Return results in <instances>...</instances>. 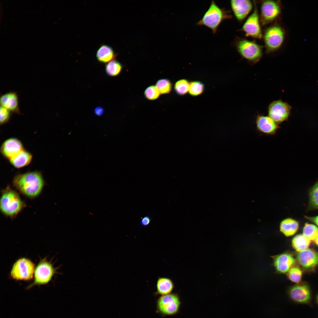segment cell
<instances>
[{
	"mask_svg": "<svg viewBox=\"0 0 318 318\" xmlns=\"http://www.w3.org/2000/svg\"><path fill=\"white\" fill-rule=\"evenodd\" d=\"M302 274V270L297 266L292 267L288 272V278L293 282L298 283L301 280Z\"/></svg>",
	"mask_w": 318,
	"mask_h": 318,
	"instance_id": "f546056e",
	"label": "cell"
},
{
	"mask_svg": "<svg viewBox=\"0 0 318 318\" xmlns=\"http://www.w3.org/2000/svg\"><path fill=\"white\" fill-rule=\"evenodd\" d=\"M12 113L6 108L1 106L0 123L1 125L7 123L10 120Z\"/></svg>",
	"mask_w": 318,
	"mask_h": 318,
	"instance_id": "1f68e13d",
	"label": "cell"
},
{
	"mask_svg": "<svg viewBox=\"0 0 318 318\" xmlns=\"http://www.w3.org/2000/svg\"><path fill=\"white\" fill-rule=\"evenodd\" d=\"M314 241L315 243L318 246V236Z\"/></svg>",
	"mask_w": 318,
	"mask_h": 318,
	"instance_id": "d590c367",
	"label": "cell"
},
{
	"mask_svg": "<svg viewBox=\"0 0 318 318\" xmlns=\"http://www.w3.org/2000/svg\"><path fill=\"white\" fill-rule=\"evenodd\" d=\"M55 272V269L51 263L45 259L42 260L34 271V282L27 288H30L35 285L47 283L51 280Z\"/></svg>",
	"mask_w": 318,
	"mask_h": 318,
	"instance_id": "9c48e42d",
	"label": "cell"
},
{
	"mask_svg": "<svg viewBox=\"0 0 318 318\" xmlns=\"http://www.w3.org/2000/svg\"><path fill=\"white\" fill-rule=\"evenodd\" d=\"M104 111V109L102 107L99 106L95 108L94 110V112L96 115L100 116L102 115L103 114Z\"/></svg>",
	"mask_w": 318,
	"mask_h": 318,
	"instance_id": "836d02e7",
	"label": "cell"
},
{
	"mask_svg": "<svg viewBox=\"0 0 318 318\" xmlns=\"http://www.w3.org/2000/svg\"><path fill=\"white\" fill-rule=\"evenodd\" d=\"M255 124L256 130L261 135L275 136L280 128L279 125L268 115L259 114L256 116Z\"/></svg>",
	"mask_w": 318,
	"mask_h": 318,
	"instance_id": "7c38bea8",
	"label": "cell"
},
{
	"mask_svg": "<svg viewBox=\"0 0 318 318\" xmlns=\"http://www.w3.org/2000/svg\"><path fill=\"white\" fill-rule=\"evenodd\" d=\"M13 184L25 195L34 197L38 196L41 191L44 181L41 173L35 171L16 175L14 177Z\"/></svg>",
	"mask_w": 318,
	"mask_h": 318,
	"instance_id": "6da1fadb",
	"label": "cell"
},
{
	"mask_svg": "<svg viewBox=\"0 0 318 318\" xmlns=\"http://www.w3.org/2000/svg\"><path fill=\"white\" fill-rule=\"evenodd\" d=\"M274 261L276 269L281 273L288 272L295 262V260L292 255L286 253L276 256Z\"/></svg>",
	"mask_w": 318,
	"mask_h": 318,
	"instance_id": "ac0fdd59",
	"label": "cell"
},
{
	"mask_svg": "<svg viewBox=\"0 0 318 318\" xmlns=\"http://www.w3.org/2000/svg\"><path fill=\"white\" fill-rule=\"evenodd\" d=\"M232 16L230 11L220 8L215 1L212 0L202 18L196 24L209 28L215 34L221 24L226 20L231 19Z\"/></svg>",
	"mask_w": 318,
	"mask_h": 318,
	"instance_id": "7a4b0ae2",
	"label": "cell"
},
{
	"mask_svg": "<svg viewBox=\"0 0 318 318\" xmlns=\"http://www.w3.org/2000/svg\"><path fill=\"white\" fill-rule=\"evenodd\" d=\"M32 158V154L24 149L9 160L14 167L19 168L29 165L31 162Z\"/></svg>",
	"mask_w": 318,
	"mask_h": 318,
	"instance_id": "d6986e66",
	"label": "cell"
},
{
	"mask_svg": "<svg viewBox=\"0 0 318 318\" xmlns=\"http://www.w3.org/2000/svg\"><path fill=\"white\" fill-rule=\"evenodd\" d=\"M34 265L28 259L22 258L14 264L11 272V277L16 280H29L32 279Z\"/></svg>",
	"mask_w": 318,
	"mask_h": 318,
	"instance_id": "8992f818",
	"label": "cell"
},
{
	"mask_svg": "<svg viewBox=\"0 0 318 318\" xmlns=\"http://www.w3.org/2000/svg\"><path fill=\"white\" fill-rule=\"evenodd\" d=\"M190 83L186 79H181L176 81L174 85V89L176 93L179 95H183L188 92Z\"/></svg>",
	"mask_w": 318,
	"mask_h": 318,
	"instance_id": "d4e9b609",
	"label": "cell"
},
{
	"mask_svg": "<svg viewBox=\"0 0 318 318\" xmlns=\"http://www.w3.org/2000/svg\"><path fill=\"white\" fill-rule=\"evenodd\" d=\"M122 68V64L117 60L114 59L105 65V70L106 74L110 77H116L121 73Z\"/></svg>",
	"mask_w": 318,
	"mask_h": 318,
	"instance_id": "cb8c5ba5",
	"label": "cell"
},
{
	"mask_svg": "<svg viewBox=\"0 0 318 318\" xmlns=\"http://www.w3.org/2000/svg\"><path fill=\"white\" fill-rule=\"evenodd\" d=\"M116 55L111 47L107 45L102 44L97 50L96 57L99 62L105 64L114 60Z\"/></svg>",
	"mask_w": 318,
	"mask_h": 318,
	"instance_id": "ffe728a7",
	"label": "cell"
},
{
	"mask_svg": "<svg viewBox=\"0 0 318 318\" xmlns=\"http://www.w3.org/2000/svg\"><path fill=\"white\" fill-rule=\"evenodd\" d=\"M305 217L307 219L315 223L318 226V216L314 217H310L306 216H305Z\"/></svg>",
	"mask_w": 318,
	"mask_h": 318,
	"instance_id": "e575fe53",
	"label": "cell"
},
{
	"mask_svg": "<svg viewBox=\"0 0 318 318\" xmlns=\"http://www.w3.org/2000/svg\"><path fill=\"white\" fill-rule=\"evenodd\" d=\"M160 93L155 85H152L147 87L144 92L145 98L150 100H153L158 99Z\"/></svg>",
	"mask_w": 318,
	"mask_h": 318,
	"instance_id": "4dcf8cb0",
	"label": "cell"
},
{
	"mask_svg": "<svg viewBox=\"0 0 318 318\" xmlns=\"http://www.w3.org/2000/svg\"><path fill=\"white\" fill-rule=\"evenodd\" d=\"M232 10L236 18L242 21L252 10L253 5L249 0H232L230 1Z\"/></svg>",
	"mask_w": 318,
	"mask_h": 318,
	"instance_id": "5bb4252c",
	"label": "cell"
},
{
	"mask_svg": "<svg viewBox=\"0 0 318 318\" xmlns=\"http://www.w3.org/2000/svg\"><path fill=\"white\" fill-rule=\"evenodd\" d=\"M23 150L21 142L15 138H11L6 140L1 148V152L3 155L9 160Z\"/></svg>",
	"mask_w": 318,
	"mask_h": 318,
	"instance_id": "9a60e30c",
	"label": "cell"
},
{
	"mask_svg": "<svg viewBox=\"0 0 318 318\" xmlns=\"http://www.w3.org/2000/svg\"><path fill=\"white\" fill-rule=\"evenodd\" d=\"M310 240L303 234H298L294 236L292 241V246L297 251L300 252L308 249Z\"/></svg>",
	"mask_w": 318,
	"mask_h": 318,
	"instance_id": "603a6c76",
	"label": "cell"
},
{
	"mask_svg": "<svg viewBox=\"0 0 318 318\" xmlns=\"http://www.w3.org/2000/svg\"><path fill=\"white\" fill-rule=\"evenodd\" d=\"M174 287L172 280L166 277L159 278L157 282V292L161 296L170 294Z\"/></svg>",
	"mask_w": 318,
	"mask_h": 318,
	"instance_id": "7402d4cb",
	"label": "cell"
},
{
	"mask_svg": "<svg viewBox=\"0 0 318 318\" xmlns=\"http://www.w3.org/2000/svg\"><path fill=\"white\" fill-rule=\"evenodd\" d=\"M1 106L12 113H20L17 94L14 92H9L2 95L0 98Z\"/></svg>",
	"mask_w": 318,
	"mask_h": 318,
	"instance_id": "e0dca14e",
	"label": "cell"
},
{
	"mask_svg": "<svg viewBox=\"0 0 318 318\" xmlns=\"http://www.w3.org/2000/svg\"><path fill=\"white\" fill-rule=\"evenodd\" d=\"M204 90V86L202 82L198 81L190 83L188 92L191 96H196L201 94Z\"/></svg>",
	"mask_w": 318,
	"mask_h": 318,
	"instance_id": "f1b7e54d",
	"label": "cell"
},
{
	"mask_svg": "<svg viewBox=\"0 0 318 318\" xmlns=\"http://www.w3.org/2000/svg\"><path fill=\"white\" fill-rule=\"evenodd\" d=\"M303 235L310 240H314L318 236V228L315 225L306 223L303 230Z\"/></svg>",
	"mask_w": 318,
	"mask_h": 318,
	"instance_id": "484cf974",
	"label": "cell"
},
{
	"mask_svg": "<svg viewBox=\"0 0 318 318\" xmlns=\"http://www.w3.org/2000/svg\"><path fill=\"white\" fill-rule=\"evenodd\" d=\"M151 219L148 216L143 217L140 221V224L142 226H148L150 223Z\"/></svg>",
	"mask_w": 318,
	"mask_h": 318,
	"instance_id": "d6a6232c",
	"label": "cell"
},
{
	"mask_svg": "<svg viewBox=\"0 0 318 318\" xmlns=\"http://www.w3.org/2000/svg\"><path fill=\"white\" fill-rule=\"evenodd\" d=\"M299 227L298 222L291 218L283 220L281 223L280 230L285 236H289L294 235L297 231Z\"/></svg>",
	"mask_w": 318,
	"mask_h": 318,
	"instance_id": "44dd1931",
	"label": "cell"
},
{
	"mask_svg": "<svg viewBox=\"0 0 318 318\" xmlns=\"http://www.w3.org/2000/svg\"><path fill=\"white\" fill-rule=\"evenodd\" d=\"M317 302L318 304V295H317L316 298Z\"/></svg>",
	"mask_w": 318,
	"mask_h": 318,
	"instance_id": "8d00e7d4",
	"label": "cell"
},
{
	"mask_svg": "<svg viewBox=\"0 0 318 318\" xmlns=\"http://www.w3.org/2000/svg\"><path fill=\"white\" fill-rule=\"evenodd\" d=\"M309 198V208L311 209H318V181L311 189Z\"/></svg>",
	"mask_w": 318,
	"mask_h": 318,
	"instance_id": "83f0119b",
	"label": "cell"
},
{
	"mask_svg": "<svg viewBox=\"0 0 318 318\" xmlns=\"http://www.w3.org/2000/svg\"><path fill=\"white\" fill-rule=\"evenodd\" d=\"M155 85L161 94H166L171 92L172 84L169 80L163 78L158 80Z\"/></svg>",
	"mask_w": 318,
	"mask_h": 318,
	"instance_id": "4316f807",
	"label": "cell"
},
{
	"mask_svg": "<svg viewBox=\"0 0 318 318\" xmlns=\"http://www.w3.org/2000/svg\"><path fill=\"white\" fill-rule=\"evenodd\" d=\"M281 7L280 1H263L261 6L260 19L262 24H266L276 19L280 14Z\"/></svg>",
	"mask_w": 318,
	"mask_h": 318,
	"instance_id": "ba28073f",
	"label": "cell"
},
{
	"mask_svg": "<svg viewBox=\"0 0 318 318\" xmlns=\"http://www.w3.org/2000/svg\"><path fill=\"white\" fill-rule=\"evenodd\" d=\"M234 45L241 56L250 63L254 64L260 60L263 55L261 47L256 43L237 38Z\"/></svg>",
	"mask_w": 318,
	"mask_h": 318,
	"instance_id": "277c9868",
	"label": "cell"
},
{
	"mask_svg": "<svg viewBox=\"0 0 318 318\" xmlns=\"http://www.w3.org/2000/svg\"><path fill=\"white\" fill-rule=\"evenodd\" d=\"M285 38V32L280 26L274 24L268 28L264 35V41L266 52H274L282 45Z\"/></svg>",
	"mask_w": 318,
	"mask_h": 318,
	"instance_id": "5b68a950",
	"label": "cell"
},
{
	"mask_svg": "<svg viewBox=\"0 0 318 318\" xmlns=\"http://www.w3.org/2000/svg\"><path fill=\"white\" fill-rule=\"evenodd\" d=\"M253 3L254 8L253 12L244 23L241 29L247 36L261 39L262 34L258 11L255 1H253Z\"/></svg>",
	"mask_w": 318,
	"mask_h": 318,
	"instance_id": "8fae6325",
	"label": "cell"
},
{
	"mask_svg": "<svg viewBox=\"0 0 318 318\" xmlns=\"http://www.w3.org/2000/svg\"><path fill=\"white\" fill-rule=\"evenodd\" d=\"M288 294L290 299L296 303L309 304L311 302V291L306 284H298L292 286L288 290Z\"/></svg>",
	"mask_w": 318,
	"mask_h": 318,
	"instance_id": "4fadbf2b",
	"label": "cell"
},
{
	"mask_svg": "<svg viewBox=\"0 0 318 318\" xmlns=\"http://www.w3.org/2000/svg\"><path fill=\"white\" fill-rule=\"evenodd\" d=\"M291 109L288 103L281 100L274 101L268 106V115L279 125L288 120Z\"/></svg>",
	"mask_w": 318,
	"mask_h": 318,
	"instance_id": "52a82bcc",
	"label": "cell"
},
{
	"mask_svg": "<svg viewBox=\"0 0 318 318\" xmlns=\"http://www.w3.org/2000/svg\"><path fill=\"white\" fill-rule=\"evenodd\" d=\"M24 206L18 193L9 187L2 191L0 199L1 210L4 214L13 217L22 209Z\"/></svg>",
	"mask_w": 318,
	"mask_h": 318,
	"instance_id": "3957f363",
	"label": "cell"
},
{
	"mask_svg": "<svg viewBox=\"0 0 318 318\" xmlns=\"http://www.w3.org/2000/svg\"><path fill=\"white\" fill-rule=\"evenodd\" d=\"M297 258L299 264L306 269H310L318 264V253L311 249L299 252Z\"/></svg>",
	"mask_w": 318,
	"mask_h": 318,
	"instance_id": "2e32d148",
	"label": "cell"
},
{
	"mask_svg": "<svg viewBox=\"0 0 318 318\" xmlns=\"http://www.w3.org/2000/svg\"><path fill=\"white\" fill-rule=\"evenodd\" d=\"M180 304L178 297L174 294L161 296L157 302L158 311L165 315H171L178 311Z\"/></svg>",
	"mask_w": 318,
	"mask_h": 318,
	"instance_id": "30bf717a",
	"label": "cell"
}]
</instances>
